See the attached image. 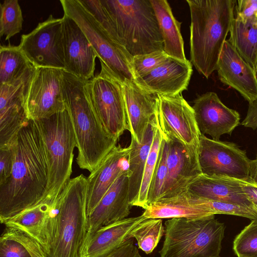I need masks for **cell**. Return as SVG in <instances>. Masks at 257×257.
I'll use <instances>...</instances> for the list:
<instances>
[{
  "mask_svg": "<svg viewBox=\"0 0 257 257\" xmlns=\"http://www.w3.org/2000/svg\"><path fill=\"white\" fill-rule=\"evenodd\" d=\"M2 236L20 242L26 248L32 257H47L40 244L22 231L6 227Z\"/></svg>",
  "mask_w": 257,
  "mask_h": 257,
  "instance_id": "d590c367",
  "label": "cell"
},
{
  "mask_svg": "<svg viewBox=\"0 0 257 257\" xmlns=\"http://www.w3.org/2000/svg\"><path fill=\"white\" fill-rule=\"evenodd\" d=\"M119 43L133 57L164 50L163 41L150 0H101Z\"/></svg>",
  "mask_w": 257,
  "mask_h": 257,
  "instance_id": "277c9868",
  "label": "cell"
},
{
  "mask_svg": "<svg viewBox=\"0 0 257 257\" xmlns=\"http://www.w3.org/2000/svg\"><path fill=\"white\" fill-rule=\"evenodd\" d=\"M122 85L129 119V131L132 137L141 144L157 114L158 95L145 91L134 81H125Z\"/></svg>",
  "mask_w": 257,
  "mask_h": 257,
  "instance_id": "7402d4cb",
  "label": "cell"
},
{
  "mask_svg": "<svg viewBox=\"0 0 257 257\" xmlns=\"http://www.w3.org/2000/svg\"><path fill=\"white\" fill-rule=\"evenodd\" d=\"M142 214L103 226L84 239L80 257H104L130 239L131 231L146 219Z\"/></svg>",
  "mask_w": 257,
  "mask_h": 257,
  "instance_id": "cb8c5ba5",
  "label": "cell"
},
{
  "mask_svg": "<svg viewBox=\"0 0 257 257\" xmlns=\"http://www.w3.org/2000/svg\"><path fill=\"white\" fill-rule=\"evenodd\" d=\"M248 182L257 186V157L254 160L249 161Z\"/></svg>",
  "mask_w": 257,
  "mask_h": 257,
  "instance_id": "b9f144b4",
  "label": "cell"
},
{
  "mask_svg": "<svg viewBox=\"0 0 257 257\" xmlns=\"http://www.w3.org/2000/svg\"><path fill=\"white\" fill-rule=\"evenodd\" d=\"M192 108L201 134L208 135L213 140H219L223 135H231L239 124V113L223 104L215 92L198 96Z\"/></svg>",
  "mask_w": 257,
  "mask_h": 257,
  "instance_id": "2e32d148",
  "label": "cell"
},
{
  "mask_svg": "<svg viewBox=\"0 0 257 257\" xmlns=\"http://www.w3.org/2000/svg\"><path fill=\"white\" fill-rule=\"evenodd\" d=\"M247 182L201 174L189 185L188 191L202 198L243 206L257 211L243 189Z\"/></svg>",
  "mask_w": 257,
  "mask_h": 257,
  "instance_id": "603a6c76",
  "label": "cell"
},
{
  "mask_svg": "<svg viewBox=\"0 0 257 257\" xmlns=\"http://www.w3.org/2000/svg\"><path fill=\"white\" fill-rule=\"evenodd\" d=\"M45 143L49 167L48 184L43 202L54 204L70 181L76 140L67 110L37 120Z\"/></svg>",
  "mask_w": 257,
  "mask_h": 257,
  "instance_id": "52a82bcc",
  "label": "cell"
},
{
  "mask_svg": "<svg viewBox=\"0 0 257 257\" xmlns=\"http://www.w3.org/2000/svg\"><path fill=\"white\" fill-rule=\"evenodd\" d=\"M164 138L168 144V175L160 199L172 198L187 191L192 182L202 174L198 149L187 147L177 140Z\"/></svg>",
  "mask_w": 257,
  "mask_h": 257,
  "instance_id": "5bb4252c",
  "label": "cell"
},
{
  "mask_svg": "<svg viewBox=\"0 0 257 257\" xmlns=\"http://www.w3.org/2000/svg\"><path fill=\"white\" fill-rule=\"evenodd\" d=\"M198 160L202 174L248 182L250 160L245 151L234 143L214 140L201 135Z\"/></svg>",
  "mask_w": 257,
  "mask_h": 257,
  "instance_id": "8fae6325",
  "label": "cell"
},
{
  "mask_svg": "<svg viewBox=\"0 0 257 257\" xmlns=\"http://www.w3.org/2000/svg\"><path fill=\"white\" fill-rule=\"evenodd\" d=\"M165 231L162 219L146 218L129 234L135 238L138 247L146 254L151 253L158 245Z\"/></svg>",
  "mask_w": 257,
  "mask_h": 257,
  "instance_id": "f546056e",
  "label": "cell"
},
{
  "mask_svg": "<svg viewBox=\"0 0 257 257\" xmlns=\"http://www.w3.org/2000/svg\"><path fill=\"white\" fill-rule=\"evenodd\" d=\"M131 148L114 146L87 178L86 215L92 212L117 177L129 170Z\"/></svg>",
  "mask_w": 257,
  "mask_h": 257,
  "instance_id": "ac0fdd59",
  "label": "cell"
},
{
  "mask_svg": "<svg viewBox=\"0 0 257 257\" xmlns=\"http://www.w3.org/2000/svg\"><path fill=\"white\" fill-rule=\"evenodd\" d=\"M167 151V142L163 137L156 166L149 189L148 206L159 199L162 195L168 175Z\"/></svg>",
  "mask_w": 257,
  "mask_h": 257,
  "instance_id": "d6a6232c",
  "label": "cell"
},
{
  "mask_svg": "<svg viewBox=\"0 0 257 257\" xmlns=\"http://www.w3.org/2000/svg\"><path fill=\"white\" fill-rule=\"evenodd\" d=\"M220 81L236 90L249 103L257 99V76L255 70L226 40L216 69Z\"/></svg>",
  "mask_w": 257,
  "mask_h": 257,
  "instance_id": "ffe728a7",
  "label": "cell"
},
{
  "mask_svg": "<svg viewBox=\"0 0 257 257\" xmlns=\"http://www.w3.org/2000/svg\"><path fill=\"white\" fill-rule=\"evenodd\" d=\"M130 174L129 170L120 174L87 216L84 238L101 227L127 218L130 214L132 206L129 201Z\"/></svg>",
  "mask_w": 257,
  "mask_h": 257,
  "instance_id": "e0dca14e",
  "label": "cell"
},
{
  "mask_svg": "<svg viewBox=\"0 0 257 257\" xmlns=\"http://www.w3.org/2000/svg\"><path fill=\"white\" fill-rule=\"evenodd\" d=\"M62 72L58 68H36L25 104L28 119L38 120L66 109Z\"/></svg>",
  "mask_w": 257,
  "mask_h": 257,
  "instance_id": "7c38bea8",
  "label": "cell"
},
{
  "mask_svg": "<svg viewBox=\"0 0 257 257\" xmlns=\"http://www.w3.org/2000/svg\"><path fill=\"white\" fill-rule=\"evenodd\" d=\"M86 81L62 72V93L75 135L80 168L92 172L117 140L105 130L89 98Z\"/></svg>",
  "mask_w": 257,
  "mask_h": 257,
  "instance_id": "7a4b0ae2",
  "label": "cell"
},
{
  "mask_svg": "<svg viewBox=\"0 0 257 257\" xmlns=\"http://www.w3.org/2000/svg\"><path fill=\"white\" fill-rule=\"evenodd\" d=\"M104 257H142L134 243V238L125 241L119 247Z\"/></svg>",
  "mask_w": 257,
  "mask_h": 257,
  "instance_id": "ab89813d",
  "label": "cell"
},
{
  "mask_svg": "<svg viewBox=\"0 0 257 257\" xmlns=\"http://www.w3.org/2000/svg\"><path fill=\"white\" fill-rule=\"evenodd\" d=\"M189 61L171 57L148 74L136 78L135 82L145 91L155 94L172 96L187 89L192 74Z\"/></svg>",
  "mask_w": 257,
  "mask_h": 257,
  "instance_id": "d6986e66",
  "label": "cell"
},
{
  "mask_svg": "<svg viewBox=\"0 0 257 257\" xmlns=\"http://www.w3.org/2000/svg\"><path fill=\"white\" fill-rule=\"evenodd\" d=\"M159 25L163 41L164 51L169 57L187 61L184 41L181 33V22L174 16L166 0H150Z\"/></svg>",
  "mask_w": 257,
  "mask_h": 257,
  "instance_id": "484cf974",
  "label": "cell"
},
{
  "mask_svg": "<svg viewBox=\"0 0 257 257\" xmlns=\"http://www.w3.org/2000/svg\"><path fill=\"white\" fill-rule=\"evenodd\" d=\"M229 43L255 71L257 62V19L255 16L242 21L233 20Z\"/></svg>",
  "mask_w": 257,
  "mask_h": 257,
  "instance_id": "83f0119b",
  "label": "cell"
},
{
  "mask_svg": "<svg viewBox=\"0 0 257 257\" xmlns=\"http://www.w3.org/2000/svg\"><path fill=\"white\" fill-rule=\"evenodd\" d=\"M232 248L237 257L257 254V219L251 220L235 236Z\"/></svg>",
  "mask_w": 257,
  "mask_h": 257,
  "instance_id": "836d02e7",
  "label": "cell"
},
{
  "mask_svg": "<svg viewBox=\"0 0 257 257\" xmlns=\"http://www.w3.org/2000/svg\"><path fill=\"white\" fill-rule=\"evenodd\" d=\"M255 72H256V76H257V62H256V65Z\"/></svg>",
  "mask_w": 257,
  "mask_h": 257,
  "instance_id": "7bdbcfd3",
  "label": "cell"
},
{
  "mask_svg": "<svg viewBox=\"0 0 257 257\" xmlns=\"http://www.w3.org/2000/svg\"><path fill=\"white\" fill-rule=\"evenodd\" d=\"M241 124L254 130L257 128V99L249 103L246 116Z\"/></svg>",
  "mask_w": 257,
  "mask_h": 257,
  "instance_id": "60d3db41",
  "label": "cell"
},
{
  "mask_svg": "<svg viewBox=\"0 0 257 257\" xmlns=\"http://www.w3.org/2000/svg\"><path fill=\"white\" fill-rule=\"evenodd\" d=\"M16 144L10 147L0 148V185L10 177L14 162Z\"/></svg>",
  "mask_w": 257,
  "mask_h": 257,
  "instance_id": "8d00e7d4",
  "label": "cell"
},
{
  "mask_svg": "<svg viewBox=\"0 0 257 257\" xmlns=\"http://www.w3.org/2000/svg\"><path fill=\"white\" fill-rule=\"evenodd\" d=\"M24 20L18 0H5L1 4L0 36L9 40L22 29Z\"/></svg>",
  "mask_w": 257,
  "mask_h": 257,
  "instance_id": "1f68e13d",
  "label": "cell"
},
{
  "mask_svg": "<svg viewBox=\"0 0 257 257\" xmlns=\"http://www.w3.org/2000/svg\"><path fill=\"white\" fill-rule=\"evenodd\" d=\"M163 136L159 125L156 131L151 148L146 161L138 198L134 206L146 209L149 187L155 171Z\"/></svg>",
  "mask_w": 257,
  "mask_h": 257,
  "instance_id": "4dcf8cb0",
  "label": "cell"
},
{
  "mask_svg": "<svg viewBox=\"0 0 257 257\" xmlns=\"http://www.w3.org/2000/svg\"><path fill=\"white\" fill-rule=\"evenodd\" d=\"M190 16V60L208 78L217 69L219 57L234 18L235 0H187Z\"/></svg>",
  "mask_w": 257,
  "mask_h": 257,
  "instance_id": "3957f363",
  "label": "cell"
},
{
  "mask_svg": "<svg viewBox=\"0 0 257 257\" xmlns=\"http://www.w3.org/2000/svg\"><path fill=\"white\" fill-rule=\"evenodd\" d=\"M236 19L244 21L255 16L257 0H238L235 4Z\"/></svg>",
  "mask_w": 257,
  "mask_h": 257,
  "instance_id": "f35d334b",
  "label": "cell"
},
{
  "mask_svg": "<svg viewBox=\"0 0 257 257\" xmlns=\"http://www.w3.org/2000/svg\"><path fill=\"white\" fill-rule=\"evenodd\" d=\"M165 225L160 257H221L225 226L214 215L198 219L171 218Z\"/></svg>",
  "mask_w": 257,
  "mask_h": 257,
  "instance_id": "8992f818",
  "label": "cell"
},
{
  "mask_svg": "<svg viewBox=\"0 0 257 257\" xmlns=\"http://www.w3.org/2000/svg\"><path fill=\"white\" fill-rule=\"evenodd\" d=\"M168 57L164 50L133 56L132 68L135 80L148 74L162 64Z\"/></svg>",
  "mask_w": 257,
  "mask_h": 257,
  "instance_id": "e575fe53",
  "label": "cell"
},
{
  "mask_svg": "<svg viewBox=\"0 0 257 257\" xmlns=\"http://www.w3.org/2000/svg\"><path fill=\"white\" fill-rule=\"evenodd\" d=\"M49 167L45 143L37 120L29 119L16 141L10 177L0 185V221L43 202Z\"/></svg>",
  "mask_w": 257,
  "mask_h": 257,
  "instance_id": "6da1fadb",
  "label": "cell"
},
{
  "mask_svg": "<svg viewBox=\"0 0 257 257\" xmlns=\"http://www.w3.org/2000/svg\"><path fill=\"white\" fill-rule=\"evenodd\" d=\"M64 14L78 25L93 48L97 57L114 76L123 83L135 80L133 56L115 41L97 22L79 0H60Z\"/></svg>",
  "mask_w": 257,
  "mask_h": 257,
  "instance_id": "ba28073f",
  "label": "cell"
},
{
  "mask_svg": "<svg viewBox=\"0 0 257 257\" xmlns=\"http://www.w3.org/2000/svg\"><path fill=\"white\" fill-rule=\"evenodd\" d=\"M55 217V204L42 202L2 223L6 227L19 230L31 237L40 244L47 254L51 247Z\"/></svg>",
  "mask_w": 257,
  "mask_h": 257,
  "instance_id": "44dd1931",
  "label": "cell"
},
{
  "mask_svg": "<svg viewBox=\"0 0 257 257\" xmlns=\"http://www.w3.org/2000/svg\"><path fill=\"white\" fill-rule=\"evenodd\" d=\"M0 257H32L26 248L19 241L5 237L0 238Z\"/></svg>",
  "mask_w": 257,
  "mask_h": 257,
  "instance_id": "74e56055",
  "label": "cell"
},
{
  "mask_svg": "<svg viewBox=\"0 0 257 257\" xmlns=\"http://www.w3.org/2000/svg\"><path fill=\"white\" fill-rule=\"evenodd\" d=\"M255 17H256V18L257 19V12L255 13Z\"/></svg>",
  "mask_w": 257,
  "mask_h": 257,
  "instance_id": "f6af8a7d",
  "label": "cell"
},
{
  "mask_svg": "<svg viewBox=\"0 0 257 257\" xmlns=\"http://www.w3.org/2000/svg\"><path fill=\"white\" fill-rule=\"evenodd\" d=\"M101 70L86 81L91 103L107 132L117 139L130 130L129 119L122 83L101 62Z\"/></svg>",
  "mask_w": 257,
  "mask_h": 257,
  "instance_id": "9c48e42d",
  "label": "cell"
},
{
  "mask_svg": "<svg viewBox=\"0 0 257 257\" xmlns=\"http://www.w3.org/2000/svg\"><path fill=\"white\" fill-rule=\"evenodd\" d=\"M158 95L157 117L163 136L198 150L201 134L192 107L181 94Z\"/></svg>",
  "mask_w": 257,
  "mask_h": 257,
  "instance_id": "4fadbf2b",
  "label": "cell"
},
{
  "mask_svg": "<svg viewBox=\"0 0 257 257\" xmlns=\"http://www.w3.org/2000/svg\"><path fill=\"white\" fill-rule=\"evenodd\" d=\"M87 178L71 179L58 197L51 247L47 257H80L86 233Z\"/></svg>",
  "mask_w": 257,
  "mask_h": 257,
  "instance_id": "5b68a950",
  "label": "cell"
},
{
  "mask_svg": "<svg viewBox=\"0 0 257 257\" xmlns=\"http://www.w3.org/2000/svg\"><path fill=\"white\" fill-rule=\"evenodd\" d=\"M62 25V18L51 15L30 33L22 35L18 46L35 67L65 69Z\"/></svg>",
  "mask_w": 257,
  "mask_h": 257,
  "instance_id": "30bf717a",
  "label": "cell"
},
{
  "mask_svg": "<svg viewBox=\"0 0 257 257\" xmlns=\"http://www.w3.org/2000/svg\"><path fill=\"white\" fill-rule=\"evenodd\" d=\"M142 215L146 218H201L215 214L206 199L188 190L176 196L160 199L150 204Z\"/></svg>",
  "mask_w": 257,
  "mask_h": 257,
  "instance_id": "d4e9b609",
  "label": "cell"
},
{
  "mask_svg": "<svg viewBox=\"0 0 257 257\" xmlns=\"http://www.w3.org/2000/svg\"><path fill=\"white\" fill-rule=\"evenodd\" d=\"M62 18L64 70L79 78L89 80L94 77L97 55L75 21L65 14Z\"/></svg>",
  "mask_w": 257,
  "mask_h": 257,
  "instance_id": "9a60e30c",
  "label": "cell"
},
{
  "mask_svg": "<svg viewBox=\"0 0 257 257\" xmlns=\"http://www.w3.org/2000/svg\"><path fill=\"white\" fill-rule=\"evenodd\" d=\"M32 65L19 46L0 47V85L20 77Z\"/></svg>",
  "mask_w": 257,
  "mask_h": 257,
  "instance_id": "f1b7e54d",
  "label": "cell"
},
{
  "mask_svg": "<svg viewBox=\"0 0 257 257\" xmlns=\"http://www.w3.org/2000/svg\"><path fill=\"white\" fill-rule=\"evenodd\" d=\"M249 257H257V254H256V255H253V256H249Z\"/></svg>",
  "mask_w": 257,
  "mask_h": 257,
  "instance_id": "ee69618b",
  "label": "cell"
},
{
  "mask_svg": "<svg viewBox=\"0 0 257 257\" xmlns=\"http://www.w3.org/2000/svg\"><path fill=\"white\" fill-rule=\"evenodd\" d=\"M158 125L157 112L141 144L132 137L129 158V201L132 206H134L138 198L146 161Z\"/></svg>",
  "mask_w": 257,
  "mask_h": 257,
  "instance_id": "4316f807",
  "label": "cell"
}]
</instances>
